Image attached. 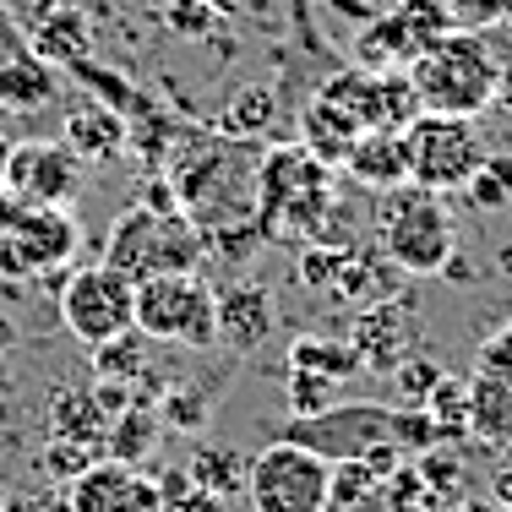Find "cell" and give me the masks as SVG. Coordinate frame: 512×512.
Instances as JSON below:
<instances>
[{"instance_id":"1","label":"cell","mask_w":512,"mask_h":512,"mask_svg":"<svg viewBox=\"0 0 512 512\" xmlns=\"http://www.w3.org/2000/svg\"><path fill=\"white\" fill-rule=\"evenodd\" d=\"M414 99L431 115H469L480 120L491 104L507 99V60L491 50L485 33L453 28L404 66Z\"/></svg>"},{"instance_id":"2","label":"cell","mask_w":512,"mask_h":512,"mask_svg":"<svg viewBox=\"0 0 512 512\" xmlns=\"http://www.w3.org/2000/svg\"><path fill=\"white\" fill-rule=\"evenodd\" d=\"M169 186L202 235L256 218V164L235 137H186L169 164Z\"/></svg>"},{"instance_id":"3","label":"cell","mask_w":512,"mask_h":512,"mask_svg":"<svg viewBox=\"0 0 512 512\" xmlns=\"http://www.w3.org/2000/svg\"><path fill=\"white\" fill-rule=\"evenodd\" d=\"M104 262L115 273H126L131 284H142V278H158V273H197L207 251H202V229L186 213H153V207L131 202L109 224Z\"/></svg>"},{"instance_id":"4","label":"cell","mask_w":512,"mask_h":512,"mask_svg":"<svg viewBox=\"0 0 512 512\" xmlns=\"http://www.w3.org/2000/svg\"><path fill=\"white\" fill-rule=\"evenodd\" d=\"M77 256V218L66 207H33L0 191V278L6 284H50L60 289Z\"/></svg>"},{"instance_id":"5","label":"cell","mask_w":512,"mask_h":512,"mask_svg":"<svg viewBox=\"0 0 512 512\" xmlns=\"http://www.w3.org/2000/svg\"><path fill=\"white\" fill-rule=\"evenodd\" d=\"M376 240H382V251L393 256L409 278L442 273V262L458 251L453 213L442 207L436 191L414 186V180L376 197Z\"/></svg>"},{"instance_id":"6","label":"cell","mask_w":512,"mask_h":512,"mask_svg":"<svg viewBox=\"0 0 512 512\" xmlns=\"http://www.w3.org/2000/svg\"><path fill=\"white\" fill-rule=\"evenodd\" d=\"M137 327L153 344L213 349L218 344V289L202 273H158L137 284Z\"/></svg>"},{"instance_id":"7","label":"cell","mask_w":512,"mask_h":512,"mask_svg":"<svg viewBox=\"0 0 512 512\" xmlns=\"http://www.w3.org/2000/svg\"><path fill=\"white\" fill-rule=\"evenodd\" d=\"M404 148H409V180L425 191H436V197H447V191H463L469 186V175L485 164V131L480 120L469 115H431V109H420V115L404 126Z\"/></svg>"},{"instance_id":"8","label":"cell","mask_w":512,"mask_h":512,"mask_svg":"<svg viewBox=\"0 0 512 512\" xmlns=\"http://www.w3.org/2000/svg\"><path fill=\"white\" fill-rule=\"evenodd\" d=\"M55 311L77 344H104V338L137 327V284L126 273H115L109 262H88V267H66L55 289Z\"/></svg>"},{"instance_id":"9","label":"cell","mask_w":512,"mask_h":512,"mask_svg":"<svg viewBox=\"0 0 512 512\" xmlns=\"http://www.w3.org/2000/svg\"><path fill=\"white\" fill-rule=\"evenodd\" d=\"M327 491H333V463L289 436L267 442L246 469L251 512H327Z\"/></svg>"},{"instance_id":"10","label":"cell","mask_w":512,"mask_h":512,"mask_svg":"<svg viewBox=\"0 0 512 512\" xmlns=\"http://www.w3.org/2000/svg\"><path fill=\"white\" fill-rule=\"evenodd\" d=\"M349 349H355L360 371H376V376H393L398 360L409 355L414 344H420V327H414V295L393 300H376V306H360L349 316Z\"/></svg>"},{"instance_id":"11","label":"cell","mask_w":512,"mask_h":512,"mask_svg":"<svg viewBox=\"0 0 512 512\" xmlns=\"http://www.w3.org/2000/svg\"><path fill=\"white\" fill-rule=\"evenodd\" d=\"M6 191L33 207H71L82 191V158L66 142H17L6 164Z\"/></svg>"},{"instance_id":"12","label":"cell","mask_w":512,"mask_h":512,"mask_svg":"<svg viewBox=\"0 0 512 512\" xmlns=\"http://www.w3.org/2000/svg\"><path fill=\"white\" fill-rule=\"evenodd\" d=\"M66 512H158V480L115 458H93L77 480L60 485Z\"/></svg>"},{"instance_id":"13","label":"cell","mask_w":512,"mask_h":512,"mask_svg":"<svg viewBox=\"0 0 512 512\" xmlns=\"http://www.w3.org/2000/svg\"><path fill=\"white\" fill-rule=\"evenodd\" d=\"M60 142L71 148V158H82V169H104L115 158H126V115L115 104L93 99V93H71L66 120H60Z\"/></svg>"},{"instance_id":"14","label":"cell","mask_w":512,"mask_h":512,"mask_svg":"<svg viewBox=\"0 0 512 512\" xmlns=\"http://www.w3.org/2000/svg\"><path fill=\"white\" fill-rule=\"evenodd\" d=\"M278 333V306H273V289L256 284V278H235V284L218 289V344L229 355H256L267 338Z\"/></svg>"},{"instance_id":"15","label":"cell","mask_w":512,"mask_h":512,"mask_svg":"<svg viewBox=\"0 0 512 512\" xmlns=\"http://www.w3.org/2000/svg\"><path fill=\"white\" fill-rule=\"evenodd\" d=\"M17 22H22V33H28L33 50H39L44 60H55L60 71H71L77 60L93 55V28L71 0H22Z\"/></svg>"},{"instance_id":"16","label":"cell","mask_w":512,"mask_h":512,"mask_svg":"<svg viewBox=\"0 0 512 512\" xmlns=\"http://www.w3.org/2000/svg\"><path fill=\"white\" fill-rule=\"evenodd\" d=\"M404 267L393 262L387 251H376V246H344V262H338V278H333V289L327 295L338 300V306H349V311H360V306H376V300H393V295H404Z\"/></svg>"},{"instance_id":"17","label":"cell","mask_w":512,"mask_h":512,"mask_svg":"<svg viewBox=\"0 0 512 512\" xmlns=\"http://www.w3.org/2000/svg\"><path fill=\"white\" fill-rule=\"evenodd\" d=\"M344 169L355 186L365 191H393V186H404L409 180V148H404V131H360L355 142H349V153H344Z\"/></svg>"},{"instance_id":"18","label":"cell","mask_w":512,"mask_h":512,"mask_svg":"<svg viewBox=\"0 0 512 512\" xmlns=\"http://www.w3.org/2000/svg\"><path fill=\"white\" fill-rule=\"evenodd\" d=\"M93 376H109V382H131L142 404H158L164 382H158V365H153V338L142 327H126V333L93 344Z\"/></svg>"},{"instance_id":"19","label":"cell","mask_w":512,"mask_h":512,"mask_svg":"<svg viewBox=\"0 0 512 512\" xmlns=\"http://www.w3.org/2000/svg\"><path fill=\"white\" fill-rule=\"evenodd\" d=\"M60 99V66L39 50H22L0 66V115H39Z\"/></svg>"},{"instance_id":"20","label":"cell","mask_w":512,"mask_h":512,"mask_svg":"<svg viewBox=\"0 0 512 512\" xmlns=\"http://www.w3.org/2000/svg\"><path fill=\"white\" fill-rule=\"evenodd\" d=\"M469 436L485 447L512 442V371L474 365V376H469Z\"/></svg>"},{"instance_id":"21","label":"cell","mask_w":512,"mask_h":512,"mask_svg":"<svg viewBox=\"0 0 512 512\" xmlns=\"http://www.w3.org/2000/svg\"><path fill=\"white\" fill-rule=\"evenodd\" d=\"M420 50H425L420 28L404 17V6H393V11H376V22H365V33L355 39V66H365V71H404Z\"/></svg>"},{"instance_id":"22","label":"cell","mask_w":512,"mask_h":512,"mask_svg":"<svg viewBox=\"0 0 512 512\" xmlns=\"http://www.w3.org/2000/svg\"><path fill=\"white\" fill-rule=\"evenodd\" d=\"M44 420H50V436L88 442V447H99V453H104L109 414H104V404H99V393H93V382H60L55 393H50Z\"/></svg>"},{"instance_id":"23","label":"cell","mask_w":512,"mask_h":512,"mask_svg":"<svg viewBox=\"0 0 512 512\" xmlns=\"http://www.w3.org/2000/svg\"><path fill=\"white\" fill-rule=\"evenodd\" d=\"M300 137H306V153H316L322 164H344V153H349V142L360 137V126L333 99L316 93L306 104V115H300Z\"/></svg>"},{"instance_id":"24","label":"cell","mask_w":512,"mask_h":512,"mask_svg":"<svg viewBox=\"0 0 512 512\" xmlns=\"http://www.w3.org/2000/svg\"><path fill=\"white\" fill-rule=\"evenodd\" d=\"M289 371H311V376H327V382L344 387L349 376H360V360L349 349V338H333V333H306L289 344Z\"/></svg>"},{"instance_id":"25","label":"cell","mask_w":512,"mask_h":512,"mask_svg":"<svg viewBox=\"0 0 512 512\" xmlns=\"http://www.w3.org/2000/svg\"><path fill=\"white\" fill-rule=\"evenodd\" d=\"M246 469H251V458L240 453V447H229V442H202L197 453H191L186 463V474L202 485V491H213V496H240L246 491Z\"/></svg>"},{"instance_id":"26","label":"cell","mask_w":512,"mask_h":512,"mask_svg":"<svg viewBox=\"0 0 512 512\" xmlns=\"http://www.w3.org/2000/svg\"><path fill=\"white\" fill-rule=\"evenodd\" d=\"M158 409L153 404H131L126 414H115L109 420V436H104V458L115 463H131V469H142V458L158 447Z\"/></svg>"},{"instance_id":"27","label":"cell","mask_w":512,"mask_h":512,"mask_svg":"<svg viewBox=\"0 0 512 512\" xmlns=\"http://www.w3.org/2000/svg\"><path fill=\"white\" fill-rule=\"evenodd\" d=\"M327 512H387V474H376L371 463H333Z\"/></svg>"},{"instance_id":"28","label":"cell","mask_w":512,"mask_h":512,"mask_svg":"<svg viewBox=\"0 0 512 512\" xmlns=\"http://www.w3.org/2000/svg\"><path fill=\"white\" fill-rule=\"evenodd\" d=\"M273 120H278L273 88H246V93H235V99H229L224 115H218V131H224V137H235V142H256V137H267V131H273Z\"/></svg>"},{"instance_id":"29","label":"cell","mask_w":512,"mask_h":512,"mask_svg":"<svg viewBox=\"0 0 512 512\" xmlns=\"http://www.w3.org/2000/svg\"><path fill=\"white\" fill-rule=\"evenodd\" d=\"M420 409L431 414L436 442H442V447H458L463 436H469V382H458V376H442Z\"/></svg>"},{"instance_id":"30","label":"cell","mask_w":512,"mask_h":512,"mask_svg":"<svg viewBox=\"0 0 512 512\" xmlns=\"http://www.w3.org/2000/svg\"><path fill=\"white\" fill-rule=\"evenodd\" d=\"M463 202H469L474 213H507L512 207V158L485 153V164L474 169L469 186H463Z\"/></svg>"},{"instance_id":"31","label":"cell","mask_w":512,"mask_h":512,"mask_svg":"<svg viewBox=\"0 0 512 512\" xmlns=\"http://www.w3.org/2000/svg\"><path fill=\"white\" fill-rule=\"evenodd\" d=\"M158 425L164 431H175V436H202V425H207V393L202 387H164L158 393Z\"/></svg>"},{"instance_id":"32","label":"cell","mask_w":512,"mask_h":512,"mask_svg":"<svg viewBox=\"0 0 512 512\" xmlns=\"http://www.w3.org/2000/svg\"><path fill=\"white\" fill-rule=\"evenodd\" d=\"M158 512H229V502L202 491L186 469H164L158 474Z\"/></svg>"},{"instance_id":"33","label":"cell","mask_w":512,"mask_h":512,"mask_svg":"<svg viewBox=\"0 0 512 512\" xmlns=\"http://www.w3.org/2000/svg\"><path fill=\"white\" fill-rule=\"evenodd\" d=\"M93 458H104L99 447H88V442H66V436H50V442L39 447V480H50V485H66V480H77L82 469H88Z\"/></svg>"},{"instance_id":"34","label":"cell","mask_w":512,"mask_h":512,"mask_svg":"<svg viewBox=\"0 0 512 512\" xmlns=\"http://www.w3.org/2000/svg\"><path fill=\"white\" fill-rule=\"evenodd\" d=\"M442 360L436 355H425V349H409L404 360H398V371H393V393L404 398V404H425L431 398V387L442 382Z\"/></svg>"},{"instance_id":"35","label":"cell","mask_w":512,"mask_h":512,"mask_svg":"<svg viewBox=\"0 0 512 512\" xmlns=\"http://www.w3.org/2000/svg\"><path fill=\"white\" fill-rule=\"evenodd\" d=\"M284 404L295 420H306V414H322L338 404V382H327V376H311V371H289L284 376Z\"/></svg>"},{"instance_id":"36","label":"cell","mask_w":512,"mask_h":512,"mask_svg":"<svg viewBox=\"0 0 512 512\" xmlns=\"http://www.w3.org/2000/svg\"><path fill=\"white\" fill-rule=\"evenodd\" d=\"M218 22H229V17L218 6H207V0H169V11H164V28L175 33V39H186V44L218 33Z\"/></svg>"},{"instance_id":"37","label":"cell","mask_w":512,"mask_h":512,"mask_svg":"<svg viewBox=\"0 0 512 512\" xmlns=\"http://www.w3.org/2000/svg\"><path fill=\"white\" fill-rule=\"evenodd\" d=\"M338 262H344V246H311L300 251V284L316 289V295H327L333 289V278H338Z\"/></svg>"},{"instance_id":"38","label":"cell","mask_w":512,"mask_h":512,"mask_svg":"<svg viewBox=\"0 0 512 512\" xmlns=\"http://www.w3.org/2000/svg\"><path fill=\"white\" fill-rule=\"evenodd\" d=\"M442 11L453 17V28L485 33L491 22H502V17H507V0H442Z\"/></svg>"},{"instance_id":"39","label":"cell","mask_w":512,"mask_h":512,"mask_svg":"<svg viewBox=\"0 0 512 512\" xmlns=\"http://www.w3.org/2000/svg\"><path fill=\"white\" fill-rule=\"evenodd\" d=\"M0 512H66V496H60V485L44 480L39 491H6Z\"/></svg>"},{"instance_id":"40","label":"cell","mask_w":512,"mask_h":512,"mask_svg":"<svg viewBox=\"0 0 512 512\" xmlns=\"http://www.w3.org/2000/svg\"><path fill=\"white\" fill-rule=\"evenodd\" d=\"M142 207H153V213H180V197H175V186H169V175H148L142 180Z\"/></svg>"},{"instance_id":"41","label":"cell","mask_w":512,"mask_h":512,"mask_svg":"<svg viewBox=\"0 0 512 512\" xmlns=\"http://www.w3.org/2000/svg\"><path fill=\"white\" fill-rule=\"evenodd\" d=\"M480 365H496V371H512V322H507L502 333L491 338V344L480 349Z\"/></svg>"},{"instance_id":"42","label":"cell","mask_w":512,"mask_h":512,"mask_svg":"<svg viewBox=\"0 0 512 512\" xmlns=\"http://www.w3.org/2000/svg\"><path fill=\"white\" fill-rule=\"evenodd\" d=\"M436 278H447V284H474L480 273H474V262H469L463 251H453V256L442 262V273H436Z\"/></svg>"},{"instance_id":"43","label":"cell","mask_w":512,"mask_h":512,"mask_svg":"<svg viewBox=\"0 0 512 512\" xmlns=\"http://www.w3.org/2000/svg\"><path fill=\"white\" fill-rule=\"evenodd\" d=\"M17 344H22V327L11 322L6 311H0V355H11V349H17Z\"/></svg>"},{"instance_id":"44","label":"cell","mask_w":512,"mask_h":512,"mask_svg":"<svg viewBox=\"0 0 512 512\" xmlns=\"http://www.w3.org/2000/svg\"><path fill=\"white\" fill-rule=\"evenodd\" d=\"M11 148H17V142H11L6 131H0V191H6V164H11Z\"/></svg>"},{"instance_id":"45","label":"cell","mask_w":512,"mask_h":512,"mask_svg":"<svg viewBox=\"0 0 512 512\" xmlns=\"http://www.w3.org/2000/svg\"><path fill=\"white\" fill-rule=\"evenodd\" d=\"M11 387H17V371H11L6 355H0V393H11Z\"/></svg>"},{"instance_id":"46","label":"cell","mask_w":512,"mask_h":512,"mask_svg":"<svg viewBox=\"0 0 512 512\" xmlns=\"http://www.w3.org/2000/svg\"><path fill=\"white\" fill-rule=\"evenodd\" d=\"M453 512H507V507H496V502H463V507H453Z\"/></svg>"},{"instance_id":"47","label":"cell","mask_w":512,"mask_h":512,"mask_svg":"<svg viewBox=\"0 0 512 512\" xmlns=\"http://www.w3.org/2000/svg\"><path fill=\"white\" fill-rule=\"evenodd\" d=\"M507 88H512V77H507Z\"/></svg>"},{"instance_id":"48","label":"cell","mask_w":512,"mask_h":512,"mask_svg":"<svg viewBox=\"0 0 512 512\" xmlns=\"http://www.w3.org/2000/svg\"><path fill=\"white\" fill-rule=\"evenodd\" d=\"M507 213H512V207H507Z\"/></svg>"}]
</instances>
